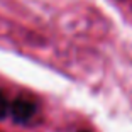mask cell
I'll list each match as a JSON object with an SVG mask.
<instances>
[{"mask_svg": "<svg viewBox=\"0 0 132 132\" xmlns=\"http://www.w3.org/2000/svg\"><path fill=\"white\" fill-rule=\"evenodd\" d=\"M9 113H10V102L4 93H0V120H4Z\"/></svg>", "mask_w": 132, "mask_h": 132, "instance_id": "obj_2", "label": "cell"}, {"mask_svg": "<svg viewBox=\"0 0 132 132\" xmlns=\"http://www.w3.org/2000/svg\"><path fill=\"white\" fill-rule=\"evenodd\" d=\"M36 110H37V107H36L34 102L27 100V98H15V100L10 103V115L12 119H14V122H17V124H26V122H29L34 117Z\"/></svg>", "mask_w": 132, "mask_h": 132, "instance_id": "obj_1", "label": "cell"}, {"mask_svg": "<svg viewBox=\"0 0 132 132\" xmlns=\"http://www.w3.org/2000/svg\"><path fill=\"white\" fill-rule=\"evenodd\" d=\"M83 132H86V130H83Z\"/></svg>", "mask_w": 132, "mask_h": 132, "instance_id": "obj_3", "label": "cell"}]
</instances>
